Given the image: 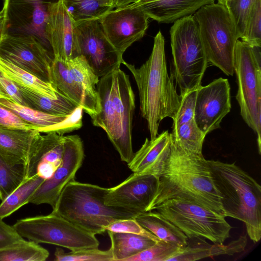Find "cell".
<instances>
[{"label": "cell", "instance_id": "obj_1", "mask_svg": "<svg viewBox=\"0 0 261 261\" xmlns=\"http://www.w3.org/2000/svg\"><path fill=\"white\" fill-rule=\"evenodd\" d=\"M172 199L188 200L224 216L222 198L208 160L202 153L186 151L171 142L156 192L146 212Z\"/></svg>", "mask_w": 261, "mask_h": 261}, {"label": "cell", "instance_id": "obj_2", "mask_svg": "<svg viewBox=\"0 0 261 261\" xmlns=\"http://www.w3.org/2000/svg\"><path fill=\"white\" fill-rule=\"evenodd\" d=\"M138 87L141 116L147 122L150 139L158 135L161 121L172 119L179 108L181 96L174 84L172 74H168L165 51V39L160 30L154 38L151 53L139 68L126 62Z\"/></svg>", "mask_w": 261, "mask_h": 261}, {"label": "cell", "instance_id": "obj_3", "mask_svg": "<svg viewBox=\"0 0 261 261\" xmlns=\"http://www.w3.org/2000/svg\"><path fill=\"white\" fill-rule=\"evenodd\" d=\"M100 111L91 118L94 126L102 129L118 152L128 164L134 153L132 144L135 95L129 76L120 67L99 78L97 85Z\"/></svg>", "mask_w": 261, "mask_h": 261}, {"label": "cell", "instance_id": "obj_4", "mask_svg": "<svg viewBox=\"0 0 261 261\" xmlns=\"http://www.w3.org/2000/svg\"><path fill=\"white\" fill-rule=\"evenodd\" d=\"M211 173L222 199L224 217L245 225L254 242L261 238V187L234 163L208 160Z\"/></svg>", "mask_w": 261, "mask_h": 261}, {"label": "cell", "instance_id": "obj_5", "mask_svg": "<svg viewBox=\"0 0 261 261\" xmlns=\"http://www.w3.org/2000/svg\"><path fill=\"white\" fill-rule=\"evenodd\" d=\"M108 190V188L74 180L65 187L53 211L89 232L102 234L105 227L112 222L137 216L106 205L105 197Z\"/></svg>", "mask_w": 261, "mask_h": 261}, {"label": "cell", "instance_id": "obj_6", "mask_svg": "<svg viewBox=\"0 0 261 261\" xmlns=\"http://www.w3.org/2000/svg\"><path fill=\"white\" fill-rule=\"evenodd\" d=\"M173 75L180 95L196 90L201 83L208 61L193 15L173 22L170 30Z\"/></svg>", "mask_w": 261, "mask_h": 261}, {"label": "cell", "instance_id": "obj_7", "mask_svg": "<svg viewBox=\"0 0 261 261\" xmlns=\"http://www.w3.org/2000/svg\"><path fill=\"white\" fill-rule=\"evenodd\" d=\"M193 15L208 62L232 76L234 48L240 38L227 8L214 3L202 6Z\"/></svg>", "mask_w": 261, "mask_h": 261}, {"label": "cell", "instance_id": "obj_8", "mask_svg": "<svg viewBox=\"0 0 261 261\" xmlns=\"http://www.w3.org/2000/svg\"><path fill=\"white\" fill-rule=\"evenodd\" d=\"M233 70L238 90L236 99L241 115L257 135L261 151V46H252L238 40L233 58Z\"/></svg>", "mask_w": 261, "mask_h": 261}, {"label": "cell", "instance_id": "obj_9", "mask_svg": "<svg viewBox=\"0 0 261 261\" xmlns=\"http://www.w3.org/2000/svg\"><path fill=\"white\" fill-rule=\"evenodd\" d=\"M152 210L179 228L188 238L207 239L223 244L229 238L231 226L225 217L192 202L179 199L165 201Z\"/></svg>", "mask_w": 261, "mask_h": 261}, {"label": "cell", "instance_id": "obj_10", "mask_svg": "<svg viewBox=\"0 0 261 261\" xmlns=\"http://www.w3.org/2000/svg\"><path fill=\"white\" fill-rule=\"evenodd\" d=\"M24 239L38 244L46 243L75 251L97 248L99 242L95 235L73 224L52 211L18 220L13 225Z\"/></svg>", "mask_w": 261, "mask_h": 261}, {"label": "cell", "instance_id": "obj_11", "mask_svg": "<svg viewBox=\"0 0 261 261\" xmlns=\"http://www.w3.org/2000/svg\"><path fill=\"white\" fill-rule=\"evenodd\" d=\"M59 0H4L5 34L32 36L54 59L45 32L50 6Z\"/></svg>", "mask_w": 261, "mask_h": 261}, {"label": "cell", "instance_id": "obj_12", "mask_svg": "<svg viewBox=\"0 0 261 261\" xmlns=\"http://www.w3.org/2000/svg\"><path fill=\"white\" fill-rule=\"evenodd\" d=\"M74 34L79 55H82L100 78L120 67L124 60L106 37L99 20L75 25Z\"/></svg>", "mask_w": 261, "mask_h": 261}, {"label": "cell", "instance_id": "obj_13", "mask_svg": "<svg viewBox=\"0 0 261 261\" xmlns=\"http://www.w3.org/2000/svg\"><path fill=\"white\" fill-rule=\"evenodd\" d=\"M0 58L51 84L54 59L34 37L5 34L0 42Z\"/></svg>", "mask_w": 261, "mask_h": 261}, {"label": "cell", "instance_id": "obj_14", "mask_svg": "<svg viewBox=\"0 0 261 261\" xmlns=\"http://www.w3.org/2000/svg\"><path fill=\"white\" fill-rule=\"evenodd\" d=\"M149 19L140 7L131 4L109 11L99 21L109 41L123 55L145 35Z\"/></svg>", "mask_w": 261, "mask_h": 261}, {"label": "cell", "instance_id": "obj_15", "mask_svg": "<svg viewBox=\"0 0 261 261\" xmlns=\"http://www.w3.org/2000/svg\"><path fill=\"white\" fill-rule=\"evenodd\" d=\"M64 147L61 164L53 175L38 188L30 198L29 203L47 204L53 209L65 187L75 180L85 156L83 141L77 135L64 136Z\"/></svg>", "mask_w": 261, "mask_h": 261}, {"label": "cell", "instance_id": "obj_16", "mask_svg": "<svg viewBox=\"0 0 261 261\" xmlns=\"http://www.w3.org/2000/svg\"><path fill=\"white\" fill-rule=\"evenodd\" d=\"M230 109V88L227 79L220 77L197 89L194 120L205 135L220 128Z\"/></svg>", "mask_w": 261, "mask_h": 261}, {"label": "cell", "instance_id": "obj_17", "mask_svg": "<svg viewBox=\"0 0 261 261\" xmlns=\"http://www.w3.org/2000/svg\"><path fill=\"white\" fill-rule=\"evenodd\" d=\"M158 178L133 173L119 185L109 188L106 205L129 211L137 215L146 212L156 190Z\"/></svg>", "mask_w": 261, "mask_h": 261}, {"label": "cell", "instance_id": "obj_18", "mask_svg": "<svg viewBox=\"0 0 261 261\" xmlns=\"http://www.w3.org/2000/svg\"><path fill=\"white\" fill-rule=\"evenodd\" d=\"M75 23L62 0L52 4L49 10L45 32L54 58L67 62L79 56L75 34Z\"/></svg>", "mask_w": 261, "mask_h": 261}, {"label": "cell", "instance_id": "obj_19", "mask_svg": "<svg viewBox=\"0 0 261 261\" xmlns=\"http://www.w3.org/2000/svg\"><path fill=\"white\" fill-rule=\"evenodd\" d=\"M170 145L168 130L158 134L153 139L146 138L127 164L128 168L135 174L152 175L159 178L169 154Z\"/></svg>", "mask_w": 261, "mask_h": 261}, {"label": "cell", "instance_id": "obj_20", "mask_svg": "<svg viewBox=\"0 0 261 261\" xmlns=\"http://www.w3.org/2000/svg\"><path fill=\"white\" fill-rule=\"evenodd\" d=\"M41 135L38 130L0 129V153L12 164L24 166L28 173Z\"/></svg>", "mask_w": 261, "mask_h": 261}, {"label": "cell", "instance_id": "obj_21", "mask_svg": "<svg viewBox=\"0 0 261 261\" xmlns=\"http://www.w3.org/2000/svg\"><path fill=\"white\" fill-rule=\"evenodd\" d=\"M41 137L31 162L27 178L37 175L50 178L62 163L64 153V135L49 132Z\"/></svg>", "mask_w": 261, "mask_h": 261}, {"label": "cell", "instance_id": "obj_22", "mask_svg": "<svg viewBox=\"0 0 261 261\" xmlns=\"http://www.w3.org/2000/svg\"><path fill=\"white\" fill-rule=\"evenodd\" d=\"M67 64L70 76L83 92L86 107L85 112L91 118L100 111L97 90L99 77L82 55L69 60Z\"/></svg>", "mask_w": 261, "mask_h": 261}, {"label": "cell", "instance_id": "obj_23", "mask_svg": "<svg viewBox=\"0 0 261 261\" xmlns=\"http://www.w3.org/2000/svg\"><path fill=\"white\" fill-rule=\"evenodd\" d=\"M215 0H163L140 7L151 18L160 23H173L177 20L193 15L202 6ZM139 7V6H138Z\"/></svg>", "mask_w": 261, "mask_h": 261}, {"label": "cell", "instance_id": "obj_24", "mask_svg": "<svg viewBox=\"0 0 261 261\" xmlns=\"http://www.w3.org/2000/svg\"><path fill=\"white\" fill-rule=\"evenodd\" d=\"M0 105L13 112L24 121L38 127L41 133L56 132L60 134L62 123L68 116L49 114L0 96Z\"/></svg>", "mask_w": 261, "mask_h": 261}, {"label": "cell", "instance_id": "obj_25", "mask_svg": "<svg viewBox=\"0 0 261 261\" xmlns=\"http://www.w3.org/2000/svg\"><path fill=\"white\" fill-rule=\"evenodd\" d=\"M135 220L160 240L182 247L188 244V237L176 226L155 210L136 216Z\"/></svg>", "mask_w": 261, "mask_h": 261}, {"label": "cell", "instance_id": "obj_26", "mask_svg": "<svg viewBox=\"0 0 261 261\" xmlns=\"http://www.w3.org/2000/svg\"><path fill=\"white\" fill-rule=\"evenodd\" d=\"M27 106L49 114L68 116L80 107L60 92L57 99H52L24 88L18 86Z\"/></svg>", "mask_w": 261, "mask_h": 261}, {"label": "cell", "instance_id": "obj_27", "mask_svg": "<svg viewBox=\"0 0 261 261\" xmlns=\"http://www.w3.org/2000/svg\"><path fill=\"white\" fill-rule=\"evenodd\" d=\"M111 240L113 261H125L153 245L157 242L147 237L107 231ZM160 241V240H159Z\"/></svg>", "mask_w": 261, "mask_h": 261}, {"label": "cell", "instance_id": "obj_28", "mask_svg": "<svg viewBox=\"0 0 261 261\" xmlns=\"http://www.w3.org/2000/svg\"><path fill=\"white\" fill-rule=\"evenodd\" d=\"M193 241L188 238V244L181 247L177 254L168 261H194L209 257L221 255H232L234 247L230 242L227 245L214 243L211 245L202 238H192Z\"/></svg>", "mask_w": 261, "mask_h": 261}, {"label": "cell", "instance_id": "obj_29", "mask_svg": "<svg viewBox=\"0 0 261 261\" xmlns=\"http://www.w3.org/2000/svg\"><path fill=\"white\" fill-rule=\"evenodd\" d=\"M0 71L18 86L52 99L58 98L59 92L51 84L42 81L34 74L1 58Z\"/></svg>", "mask_w": 261, "mask_h": 261}, {"label": "cell", "instance_id": "obj_30", "mask_svg": "<svg viewBox=\"0 0 261 261\" xmlns=\"http://www.w3.org/2000/svg\"><path fill=\"white\" fill-rule=\"evenodd\" d=\"M50 76L51 84L56 90L85 112L86 107L83 92L70 76L67 62L55 58L50 66Z\"/></svg>", "mask_w": 261, "mask_h": 261}, {"label": "cell", "instance_id": "obj_31", "mask_svg": "<svg viewBox=\"0 0 261 261\" xmlns=\"http://www.w3.org/2000/svg\"><path fill=\"white\" fill-rule=\"evenodd\" d=\"M73 20L77 24L92 20H99L105 14L114 9L103 0H62Z\"/></svg>", "mask_w": 261, "mask_h": 261}, {"label": "cell", "instance_id": "obj_32", "mask_svg": "<svg viewBox=\"0 0 261 261\" xmlns=\"http://www.w3.org/2000/svg\"><path fill=\"white\" fill-rule=\"evenodd\" d=\"M49 255L47 249L24 238L0 249V261H45Z\"/></svg>", "mask_w": 261, "mask_h": 261}, {"label": "cell", "instance_id": "obj_33", "mask_svg": "<svg viewBox=\"0 0 261 261\" xmlns=\"http://www.w3.org/2000/svg\"><path fill=\"white\" fill-rule=\"evenodd\" d=\"M45 179L36 175L26 179L0 203V218L4 219L22 206L28 204L30 198Z\"/></svg>", "mask_w": 261, "mask_h": 261}, {"label": "cell", "instance_id": "obj_34", "mask_svg": "<svg viewBox=\"0 0 261 261\" xmlns=\"http://www.w3.org/2000/svg\"><path fill=\"white\" fill-rule=\"evenodd\" d=\"M171 142L189 152L201 154L206 135L197 126L194 119L172 128Z\"/></svg>", "mask_w": 261, "mask_h": 261}, {"label": "cell", "instance_id": "obj_35", "mask_svg": "<svg viewBox=\"0 0 261 261\" xmlns=\"http://www.w3.org/2000/svg\"><path fill=\"white\" fill-rule=\"evenodd\" d=\"M26 168L15 165L0 153V200L5 199L27 179Z\"/></svg>", "mask_w": 261, "mask_h": 261}, {"label": "cell", "instance_id": "obj_36", "mask_svg": "<svg viewBox=\"0 0 261 261\" xmlns=\"http://www.w3.org/2000/svg\"><path fill=\"white\" fill-rule=\"evenodd\" d=\"M181 247L160 240L153 245L125 261H168L178 253Z\"/></svg>", "mask_w": 261, "mask_h": 261}, {"label": "cell", "instance_id": "obj_37", "mask_svg": "<svg viewBox=\"0 0 261 261\" xmlns=\"http://www.w3.org/2000/svg\"><path fill=\"white\" fill-rule=\"evenodd\" d=\"M56 261H113L111 249L101 250L97 248H87L66 253L57 248L54 253Z\"/></svg>", "mask_w": 261, "mask_h": 261}, {"label": "cell", "instance_id": "obj_38", "mask_svg": "<svg viewBox=\"0 0 261 261\" xmlns=\"http://www.w3.org/2000/svg\"><path fill=\"white\" fill-rule=\"evenodd\" d=\"M257 0H230L226 5L239 38L244 34L250 11Z\"/></svg>", "mask_w": 261, "mask_h": 261}, {"label": "cell", "instance_id": "obj_39", "mask_svg": "<svg viewBox=\"0 0 261 261\" xmlns=\"http://www.w3.org/2000/svg\"><path fill=\"white\" fill-rule=\"evenodd\" d=\"M242 41L252 46H261V0H257L247 20Z\"/></svg>", "mask_w": 261, "mask_h": 261}, {"label": "cell", "instance_id": "obj_40", "mask_svg": "<svg viewBox=\"0 0 261 261\" xmlns=\"http://www.w3.org/2000/svg\"><path fill=\"white\" fill-rule=\"evenodd\" d=\"M105 229L106 231L132 233L147 237L156 241L160 240L142 226L134 217L115 220L107 225Z\"/></svg>", "mask_w": 261, "mask_h": 261}, {"label": "cell", "instance_id": "obj_41", "mask_svg": "<svg viewBox=\"0 0 261 261\" xmlns=\"http://www.w3.org/2000/svg\"><path fill=\"white\" fill-rule=\"evenodd\" d=\"M197 89L190 91L181 96L178 110L173 118L172 128L179 126L194 119V108Z\"/></svg>", "mask_w": 261, "mask_h": 261}, {"label": "cell", "instance_id": "obj_42", "mask_svg": "<svg viewBox=\"0 0 261 261\" xmlns=\"http://www.w3.org/2000/svg\"><path fill=\"white\" fill-rule=\"evenodd\" d=\"M0 129L38 130V127L24 121L0 105Z\"/></svg>", "mask_w": 261, "mask_h": 261}, {"label": "cell", "instance_id": "obj_43", "mask_svg": "<svg viewBox=\"0 0 261 261\" xmlns=\"http://www.w3.org/2000/svg\"><path fill=\"white\" fill-rule=\"evenodd\" d=\"M0 86L9 98L15 102L27 106L18 86L0 71Z\"/></svg>", "mask_w": 261, "mask_h": 261}, {"label": "cell", "instance_id": "obj_44", "mask_svg": "<svg viewBox=\"0 0 261 261\" xmlns=\"http://www.w3.org/2000/svg\"><path fill=\"white\" fill-rule=\"evenodd\" d=\"M23 239L14 227L0 218V249Z\"/></svg>", "mask_w": 261, "mask_h": 261}, {"label": "cell", "instance_id": "obj_45", "mask_svg": "<svg viewBox=\"0 0 261 261\" xmlns=\"http://www.w3.org/2000/svg\"><path fill=\"white\" fill-rule=\"evenodd\" d=\"M139 0H113V7L114 8L123 7Z\"/></svg>", "mask_w": 261, "mask_h": 261}, {"label": "cell", "instance_id": "obj_46", "mask_svg": "<svg viewBox=\"0 0 261 261\" xmlns=\"http://www.w3.org/2000/svg\"><path fill=\"white\" fill-rule=\"evenodd\" d=\"M5 34V14L2 9L0 11V42Z\"/></svg>", "mask_w": 261, "mask_h": 261}, {"label": "cell", "instance_id": "obj_47", "mask_svg": "<svg viewBox=\"0 0 261 261\" xmlns=\"http://www.w3.org/2000/svg\"><path fill=\"white\" fill-rule=\"evenodd\" d=\"M162 1L163 0H139L135 3H132V4L136 6L141 7L156 3Z\"/></svg>", "mask_w": 261, "mask_h": 261}, {"label": "cell", "instance_id": "obj_48", "mask_svg": "<svg viewBox=\"0 0 261 261\" xmlns=\"http://www.w3.org/2000/svg\"><path fill=\"white\" fill-rule=\"evenodd\" d=\"M230 0H218V3L221 4L224 6L226 7L227 4L230 1Z\"/></svg>", "mask_w": 261, "mask_h": 261}, {"label": "cell", "instance_id": "obj_49", "mask_svg": "<svg viewBox=\"0 0 261 261\" xmlns=\"http://www.w3.org/2000/svg\"><path fill=\"white\" fill-rule=\"evenodd\" d=\"M0 96H4L8 97L5 91L3 90L1 86H0Z\"/></svg>", "mask_w": 261, "mask_h": 261}, {"label": "cell", "instance_id": "obj_50", "mask_svg": "<svg viewBox=\"0 0 261 261\" xmlns=\"http://www.w3.org/2000/svg\"><path fill=\"white\" fill-rule=\"evenodd\" d=\"M113 6V0H103Z\"/></svg>", "mask_w": 261, "mask_h": 261}]
</instances>
